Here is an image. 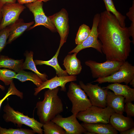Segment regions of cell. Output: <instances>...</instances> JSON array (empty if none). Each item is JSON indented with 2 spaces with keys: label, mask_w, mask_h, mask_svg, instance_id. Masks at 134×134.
Instances as JSON below:
<instances>
[{
  "label": "cell",
  "mask_w": 134,
  "mask_h": 134,
  "mask_svg": "<svg viewBox=\"0 0 134 134\" xmlns=\"http://www.w3.org/2000/svg\"><path fill=\"white\" fill-rule=\"evenodd\" d=\"M98 38L106 60L124 62L131 51L128 28L123 27L116 16L106 10L100 13Z\"/></svg>",
  "instance_id": "1"
},
{
  "label": "cell",
  "mask_w": 134,
  "mask_h": 134,
  "mask_svg": "<svg viewBox=\"0 0 134 134\" xmlns=\"http://www.w3.org/2000/svg\"><path fill=\"white\" fill-rule=\"evenodd\" d=\"M59 89V87L48 89L44 93L43 100L36 103L37 114L43 124L51 121L64 111L62 100L58 95Z\"/></svg>",
  "instance_id": "2"
},
{
  "label": "cell",
  "mask_w": 134,
  "mask_h": 134,
  "mask_svg": "<svg viewBox=\"0 0 134 134\" xmlns=\"http://www.w3.org/2000/svg\"><path fill=\"white\" fill-rule=\"evenodd\" d=\"M4 113L3 118L6 122H11L20 128L22 125H25L32 128L35 132L39 134H43L42 128L43 124L35 119L25 115L23 113L15 110L8 103L3 107Z\"/></svg>",
  "instance_id": "3"
},
{
  "label": "cell",
  "mask_w": 134,
  "mask_h": 134,
  "mask_svg": "<svg viewBox=\"0 0 134 134\" xmlns=\"http://www.w3.org/2000/svg\"><path fill=\"white\" fill-rule=\"evenodd\" d=\"M115 113L113 109L109 107L102 108L92 105L86 110L78 112L76 117L84 123L107 124L109 123L110 116Z\"/></svg>",
  "instance_id": "4"
},
{
  "label": "cell",
  "mask_w": 134,
  "mask_h": 134,
  "mask_svg": "<svg viewBox=\"0 0 134 134\" xmlns=\"http://www.w3.org/2000/svg\"><path fill=\"white\" fill-rule=\"evenodd\" d=\"M67 95L72 104L71 112L73 114L76 115L92 105L87 94L80 85L73 81L71 82L69 85Z\"/></svg>",
  "instance_id": "5"
},
{
  "label": "cell",
  "mask_w": 134,
  "mask_h": 134,
  "mask_svg": "<svg viewBox=\"0 0 134 134\" xmlns=\"http://www.w3.org/2000/svg\"><path fill=\"white\" fill-rule=\"evenodd\" d=\"M134 78V66L125 61L120 66L118 70L108 76L97 78L94 82L99 84L108 82L120 83L124 82L126 85Z\"/></svg>",
  "instance_id": "6"
},
{
  "label": "cell",
  "mask_w": 134,
  "mask_h": 134,
  "mask_svg": "<svg viewBox=\"0 0 134 134\" xmlns=\"http://www.w3.org/2000/svg\"><path fill=\"white\" fill-rule=\"evenodd\" d=\"M124 62L106 60L99 63L92 60L86 61L85 64L91 70L94 78H99L110 76L117 71Z\"/></svg>",
  "instance_id": "7"
},
{
  "label": "cell",
  "mask_w": 134,
  "mask_h": 134,
  "mask_svg": "<svg viewBox=\"0 0 134 134\" xmlns=\"http://www.w3.org/2000/svg\"><path fill=\"white\" fill-rule=\"evenodd\" d=\"M79 85L89 97L92 105L102 108L106 107V99L108 89L101 88L98 84L88 83L85 84L81 81Z\"/></svg>",
  "instance_id": "8"
},
{
  "label": "cell",
  "mask_w": 134,
  "mask_h": 134,
  "mask_svg": "<svg viewBox=\"0 0 134 134\" xmlns=\"http://www.w3.org/2000/svg\"><path fill=\"white\" fill-rule=\"evenodd\" d=\"M100 17V14L97 13L95 15L92 28L89 36L82 43L77 45L74 48L69 52V54L73 53L77 54L82 50L90 47L93 48L102 53L101 44L98 39L99 33L98 27Z\"/></svg>",
  "instance_id": "9"
},
{
  "label": "cell",
  "mask_w": 134,
  "mask_h": 134,
  "mask_svg": "<svg viewBox=\"0 0 134 134\" xmlns=\"http://www.w3.org/2000/svg\"><path fill=\"white\" fill-rule=\"evenodd\" d=\"M42 2L38 0L26 4V7L33 14L35 21L34 24L31 27L29 30H31L38 26H43L52 32H56V29L48 17L45 14Z\"/></svg>",
  "instance_id": "10"
},
{
  "label": "cell",
  "mask_w": 134,
  "mask_h": 134,
  "mask_svg": "<svg viewBox=\"0 0 134 134\" xmlns=\"http://www.w3.org/2000/svg\"><path fill=\"white\" fill-rule=\"evenodd\" d=\"M48 17L60 35V41L59 47L61 48L66 42L69 33L68 13L65 9L63 8L60 11Z\"/></svg>",
  "instance_id": "11"
},
{
  "label": "cell",
  "mask_w": 134,
  "mask_h": 134,
  "mask_svg": "<svg viewBox=\"0 0 134 134\" xmlns=\"http://www.w3.org/2000/svg\"><path fill=\"white\" fill-rule=\"evenodd\" d=\"M26 8L23 4L18 3L3 5L1 9L2 18L0 23V31L18 20Z\"/></svg>",
  "instance_id": "12"
},
{
  "label": "cell",
  "mask_w": 134,
  "mask_h": 134,
  "mask_svg": "<svg viewBox=\"0 0 134 134\" xmlns=\"http://www.w3.org/2000/svg\"><path fill=\"white\" fill-rule=\"evenodd\" d=\"M76 115L73 114L67 117L60 114L56 115L51 121L62 127L66 134H82L87 131L77 120Z\"/></svg>",
  "instance_id": "13"
},
{
  "label": "cell",
  "mask_w": 134,
  "mask_h": 134,
  "mask_svg": "<svg viewBox=\"0 0 134 134\" xmlns=\"http://www.w3.org/2000/svg\"><path fill=\"white\" fill-rule=\"evenodd\" d=\"M77 77L76 75L58 76L56 75L51 79L43 81L39 87L34 89V95L37 96L42 90L45 89H52L60 87L61 90L65 92L66 90V85L68 82L76 81Z\"/></svg>",
  "instance_id": "14"
},
{
  "label": "cell",
  "mask_w": 134,
  "mask_h": 134,
  "mask_svg": "<svg viewBox=\"0 0 134 134\" xmlns=\"http://www.w3.org/2000/svg\"><path fill=\"white\" fill-rule=\"evenodd\" d=\"M109 123L120 132L134 127V122L131 117H126L123 114L116 113L110 116Z\"/></svg>",
  "instance_id": "15"
},
{
  "label": "cell",
  "mask_w": 134,
  "mask_h": 134,
  "mask_svg": "<svg viewBox=\"0 0 134 134\" xmlns=\"http://www.w3.org/2000/svg\"><path fill=\"white\" fill-rule=\"evenodd\" d=\"M34 23L33 21L25 23L23 19L20 18L9 25L10 31L7 44H10L16 39L25 31L29 29Z\"/></svg>",
  "instance_id": "16"
},
{
  "label": "cell",
  "mask_w": 134,
  "mask_h": 134,
  "mask_svg": "<svg viewBox=\"0 0 134 134\" xmlns=\"http://www.w3.org/2000/svg\"><path fill=\"white\" fill-rule=\"evenodd\" d=\"M103 88L112 90L116 95L124 97L125 99V103L134 101V89L127 85L120 83H113Z\"/></svg>",
  "instance_id": "17"
},
{
  "label": "cell",
  "mask_w": 134,
  "mask_h": 134,
  "mask_svg": "<svg viewBox=\"0 0 134 134\" xmlns=\"http://www.w3.org/2000/svg\"><path fill=\"white\" fill-rule=\"evenodd\" d=\"M87 131L94 134H117L118 132L109 123H97L81 124Z\"/></svg>",
  "instance_id": "18"
},
{
  "label": "cell",
  "mask_w": 134,
  "mask_h": 134,
  "mask_svg": "<svg viewBox=\"0 0 134 134\" xmlns=\"http://www.w3.org/2000/svg\"><path fill=\"white\" fill-rule=\"evenodd\" d=\"M67 55L65 58L63 65L67 73L70 75L79 74L82 69L80 61L76 57L77 53Z\"/></svg>",
  "instance_id": "19"
},
{
  "label": "cell",
  "mask_w": 134,
  "mask_h": 134,
  "mask_svg": "<svg viewBox=\"0 0 134 134\" xmlns=\"http://www.w3.org/2000/svg\"><path fill=\"white\" fill-rule=\"evenodd\" d=\"M125 98L122 96L115 95L108 90L106 99V106L112 108L115 113L123 114Z\"/></svg>",
  "instance_id": "20"
},
{
  "label": "cell",
  "mask_w": 134,
  "mask_h": 134,
  "mask_svg": "<svg viewBox=\"0 0 134 134\" xmlns=\"http://www.w3.org/2000/svg\"><path fill=\"white\" fill-rule=\"evenodd\" d=\"M61 48L59 47L55 54L50 60L47 61L39 60H34L35 65H44L51 66L55 70L56 75L58 76H65L68 75L66 70H63L59 65L58 57Z\"/></svg>",
  "instance_id": "21"
},
{
  "label": "cell",
  "mask_w": 134,
  "mask_h": 134,
  "mask_svg": "<svg viewBox=\"0 0 134 134\" xmlns=\"http://www.w3.org/2000/svg\"><path fill=\"white\" fill-rule=\"evenodd\" d=\"M33 54L34 53L32 51L26 52L25 53L26 59L23 63L22 69L23 70L29 69L33 71L43 81H44L47 79L48 76L45 73H41L37 70L33 60Z\"/></svg>",
  "instance_id": "22"
},
{
  "label": "cell",
  "mask_w": 134,
  "mask_h": 134,
  "mask_svg": "<svg viewBox=\"0 0 134 134\" xmlns=\"http://www.w3.org/2000/svg\"><path fill=\"white\" fill-rule=\"evenodd\" d=\"M24 59L15 60L5 56H0V67L12 69L16 73L22 69Z\"/></svg>",
  "instance_id": "23"
},
{
  "label": "cell",
  "mask_w": 134,
  "mask_h": 134,
  "mask_svg": "<svg viewBox=\"0 0 134 134\" xmlns=\"http://www.w3.org/2000/svg\"><path fill=\"white\" fill-rule=\"evenodd\" d=\"M14 78L17 79L22 82L30 81L32 82L37 87H39L43 82L35 73L26 71L23 69L16 74Z\"/></svg>",
  "instance_id": "24"
},
{
  "label": "cell",
  "mask_w": 134,
  "mask_h": 134,
  "mask_svg": "<svg viewBox=\"0 0 134 134\" xmlns=\"http://www.w3.org/2000/svg\"><path fill=\"white\" fill-rule=\"evenodd\" d=\"M103 0L105 5L106 10L110 12L116 16L121 27H126L125 22L126 17L116 9L112 0Z\"/></svg>",
  "instance_id": "25"
},
{
  "label": "cell",
  "mask_w": 134,
  "mask_h": 134,
  "mask_svg": "<svg viewBox=\"0 0 134 134\" xmlns=\"http://www.w3.org/2000/svg\"><path fill=\"white\" fill-rule=\"evenodd\" d=\"M42 127L45 134H66L65 131L62 127L52 121L43 124Z\"/></svg>",
  "instance_id": "26"
},
{
  "label": "cell",
  "mask_w": 134,
  "mask_h": 134,
  "mask_svg": "<svg viewBox=\"0 0 134 134\" xmlns=\"http://www.w3.org/2000/svg\"><path fill=\"white\" fill-rule=\"evenodd\" d=\"M91 29L87 25L83 24L79 27L75 39V43L77 45L82 43L88 37Z\"/></svg>",
  "instance_id": "27"
},
{
  "label": "cell",
  "mask_w": 134,
  "mask_h": 134,
  "mask_svg": "<svg viewBox=\"0 0 134 134\" xmlns=\"http://www.w3.org/2000/svg\"><path fill=\"white\" fill-rule=\"evenodd\" d=\"M16 73L14 71L8 69H0V80L6 85H10L13 81Z\"/></svg>",
  "instance_id": "28"
},
{
  "label": "cell",
  "mask_w": 134,
  "mask_h": 134,
  "mask_svg": "<svg viewBox=\"0 0 134 134\" xmlns=\"http://www.w3.org/2000/svg\"><path fill=\"white\" fill-rule=\"evenodd\" d=\"M1 134H34L35 132L33 130L23 128L7 129L0 127Z\"/></svg>",
  "instance_id": "29"
},
{
  "label": "cell",
  "mask_w": 134,
  "mask_h": 134,
  "mask_svg": "<svg viewBox=\"0 0 134 134\" xmlns=\"http://www.w3.org/2000/svg\"><path fill=\"white\" fill-rule=\"evenodd\" d=\"M10 86L8 88V92L4 97L2 99H0V108L1 105L5 99L9 96L11 95H15L22 99L23 98V93L18 90L16 88L13 81L10 85Z\"/></svg>",
  "instance_id": "30"
},
{
  "label": "cell",
  "mask_w": 134,
  "mask_h": 134,
  "mask_svg": "<svg viewBox=\"0 0 134 134\" xmlns=\"http://www.w3.org/2000/svg\"><path fill=\"white\" fill-rule=\"evenodd\" d=\"M10 31L9 26L0 31V56L1 52L7 44Z\"/></svg>",
  "instance_id": "31"
},
{
  "label": "cell",
  "mask_w": 134,
  "mask_h": 134,
  "mask_svg": "<svg viewBox=\"0 0 134 134\" xmlns=\"http://www.w3.org/2000/svg\"><path fill=\"white\" fill-rule=\"evenodd\" d=\"M126 15L131 21L130 27L128 28L131 36L132 38V42L134 44V1H133L132 6L129 9V12L126 13Z\"/></svg>",
  "instance_id": "32"
},
{
  "label": "cell",
  "mask_w": 134,
  "mask_h": 134,
  "mask_svg": "<svg viewBox=\"0 0 134 134\" xmlns=\"http://www.w3.org/2000/svg\"><path fill=\"white\" fill-rule=\"evenodd\" d=\"M124 106V112L127 116L130 117L134 116V104L132 102H128L125 103Z\"/></svg>",
  "instance_id": "33"
},
{
  "label": "cell",
  "mask_w": 134,
  "mask_h": 134,
  "mask_svg": "<svg viewBox=\"0 0 134 134\" xmlns=\"http://www.w3.org/2000/svg\"><path fill=\"white\" fill-rule=\"evenodd\" d=\"M120 134H134V127L131 128L126 131L120 132Z\"/></svg>",
  "instance_id": "34"
},
{
  "label": "cell",
  "mask_w": 134,
  "mask_h": 134,
  "mask_svg": "<svg viewBox=\"0 0 134 134\" xmlns=\"http://www.w3.org/2000/svg\"><path fill=\"white\" fill-rule=\"evenodd\" d=\"M18 3L23 4H27L29 3L37 1V0H17Z\"/></svg>",
  "instance_id": "35"
},
{
  "label": "cell",
  "mask_w": 134,
  "mask_h": 134,
  "mask_svg": "<svg viewBox=\"0 0 134 134\" xmlns=\"http://www.w3.org/2000/svg\"><path fill=\"white\" fill-rule=\"evenodd\" d=\"M17 0H0V3L3 5L9 3L12 4L16 3Z\"/></svg>",
  "instance_id": "36"
},
{
  "label": "cell",
  "mask_w": 134,
  "mask_h": 134,
  "mask_svg": "<svg viewBox=\"0 0 134 134\" xmlns=\"http://www.w3.org/2000/svg\"><path fill=\"white\" fill-rule=\"evenodd\" d=\"M3 5L0 3V23L1 21L2 18V15L1 11V8Z\"/></svg>",
  "instance_id": "37"
},
{
  "label": "cell",
  "mask_w": 134,
  "mask_h": 134,
  "mask_svg": "<svg viewBox=\"0 0 134 134\" xmlns=\"http://www.w3.org/2000/svg\"><path fill=\"white\" fill-rule=\"evenodd\" d=\"M129 83L130 85H132L133 87H134V78L131 80Z\"/></svg>",
  "instance_id": "38"
},
{
  "label": "cell",
  "mask_w": 134,
  "mask_h": 134,
  "mask_svg": "<svg viewBox=\"0 0 134 134\" xmlns=\"http://www.w3.org/2000/svg\"><path fill=\"white\" fill-rule=\"evenodd\" d=\"M0 88L2 91H4L5 89L4 87L0 84Z\"/></svg>",
  "instance_id": "39"
},
{
  "label": "cell",
  "mask_w": 134,
  "mask_h": 134,
  "mask_svg": "<svg viewBox=\"0 0 134 134\" xmlns=\"http://www.w3.org/2000/svg\"><path fill=\"white\" fill-rule=\"evenodd\" d=\"M38 1H40L42 2H46L50 0H37Z\"/></svg>",
  "instance_id": "40"
},
{
  "label": "cell",
  "mask_w": 134,
  "mask_h": 134,
  "mask_svg": "<svg viewBox=\"0 0 134 134\" xmlns=\"http://www.w3.org/2000/svg\"><path fill=\"white\" fill-rule=\"evenodd\" d=\"M0 134H1V132H0Z\"/></svg>",
  "instance_id": "41"
}]
</instances>
